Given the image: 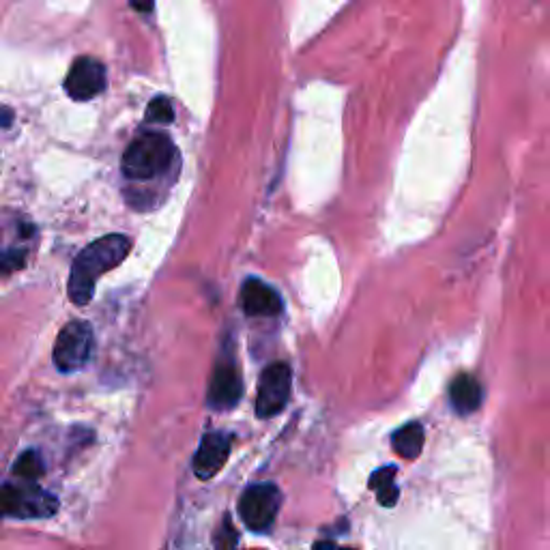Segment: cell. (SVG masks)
<instances>
[{
	"label": "cell",
	"mask_w": 550,
	"mask_h": 550,
	"mask_svg": "<svg viewBox=\"0 0 550 550\" xmlns=\"http://www.w3.org/2000/svg\"><path fill=\"white\" fill-rule=\"evenodd\" d=\"M177 170L179 151L168 134H140L129 144L121 162L127 200L136 205V209H140L147 187L153 183L170 185L177 177Z\"/></svg>",
	"instance_id": "6da1fadb"
},
{
	"label": "cell",
	"mask_w": 550,
	"mask_h": 550,
	"mask_svg": "<svg viewBox=\"0 0 550 550\" xmlns=\"http://www.w3.org/2000/svg\"><path fill=\"white\" fill-rule=\"evenodd\" d=\"M132 252V239L125 235H106L78 254L69 275V299L76 306H86L93 299L99 275L117 269Z\"/></svg>",
	"instance_id": "7a4b0ae2"
},
{
	"label": "cell",
	"mask_w": 550,
	"mask_h": 550,
	"mask_svg": "<svg viewBox=\"0 0 550 550\" xmlns=\"http://www.w3.org/2000/svg\"><path fill=\"white\" fill-rule=\"evenodd\" d=\"M37 226L20 211H0V278L22 271L37 250Z\"/></svg>",
	"instance_id": "3957f363"
},
{
	"label": "cell",
	"mask_w": 550,
	"mask_h": 550,
	"mask_svg": "<svg viewBox=\"0 0 550 550\" xmlns=\"http://www.w3.org/2000/svg\"><path fill=\"white\" fill-rule=\"evenodd\" d=\"M59 512V499L35 482L0 486V518H50Z\"/></svg>",
	"instance_id": "277c9868"
},
{
	"label": "cell",
	"mask_w": 550,
	"mask_h": 550,
	"mask_svg": "<svg viewBox=\"0 0 550 550\" xmlns=\"http://www.w3.org/2000/svg\"><path fill=\"white\" fill-rule=\"evenodd\" d=\"M95 349L93 327L84 321H71L56 338L54 361L61 372H76L89 364Z\"/></svg>",
	"instance_id": "5b68a950"
},
{
	"label": "cell",
	"mask_w": 550,
	"mask_h": 550,
	"mask_svg": "<svg viewBox=\"0 0 550 550\" xmlns=\"http://www.w3.org/2000/svg\"><path fill=\"white\" fill-rule=\"evenodd\" d=\"M282 495L273 484H254L241 495L239 514L245 527L263 533L271 529L275 516L280 512Z\"/></svg>",
	"instance_id": "8992f818"
},
{
	"label": "cell",
	"mask_w": 550,
	"mask_h": 550,
	"mask_svg": "<svg viewBox=\"0 0 550 550\" xmlns=\"http://www.w3.org/2000/svg\"><path fill=\"white\" fill-rule=\"evenodd\" d=\"M291 385H293V374L291 368L282 361L278 364H271L263 376H260L258 385V396H256V415L260 419L275 417L291 398Z\"/></svg>",
	"instance_id": "52a82bcc"
},
{
	"label": "cell",
	"mask_w": 550,
	"mask_h": 550,
	"mask_svg": "<svg viewBox=\"0 0 550 550\" xmlns=\"http://www.w3.org/2000/svg\"><path fill=\"white\" fill-rule=\"evenodd\" d=\"M106 89V67L91 56H82L69 69L65 91L71 99L86 101L97 97Z\"/></svg>",
	"instance_id": "ba28073f"
},
{
	"label": "cell",
	"mask_w": 550,
	"mask_h": 550,
	"mask_svg": "<svg viewBox=\"0 0 550 550\" xmlns=\"http://www.w3.org/2000/svg\"><path fill=\"white\" fill-rule=\"evenodd\" d=\"M233 447V437L226 432H209L202 437L198 452L194 456V473L200 480H211L222 471Z\"/></svg>",
	"instance_id": "9c48e42d"
},
{
	"label": "cell",
	"mask_w": 550,
	"mask_h": 550,
	"mask_svg": "<svg viewBox=\"0 0 550 550\" xmlns=\"http://www.w3.org/2000/svg\"><path fill=\"white\" fill-rule=\"evenodd\" d=\"M241 392H243V385H241L237 368L230 364V361L217 364L209 385V407L217 411L233 409L241 398Z\"/></svg>",
	"instance_id": "30bf717a"
},
{
	"label": "cell",
	"mask_w": 550,
	"mask_h": 550,
	"mask_svg": "<svg viewBox=\"0 0 550 550\" xmlns=\"http://www.w3.org/2000/svg\"><path fill=\"white\" fill-rule=\"evenodd\" d=\"M241 306L250 316H278L284 308L282 297L263 280L250 278L241 288Z\"/></svg>",
	"instance_id": "8fae6325"
},
{
	"label": "cell",
	"mask_w": 550,
	"mask_h": 550,
	"mask_svg": "<svg viewBox=\"0 0 550 550\" xmlns=\"http://www.w3.org/2000/svg\"><path fill=\"white\" fill-rule=\"evenodd\" d=\"M482 387L477 383L473 376L469 374H460L458 379L450 387V400L456 413L460 415H469L473 411L480 409L482 404Z\"/></svg>",
	"instance_id": "7c38bea8"
},
{
	"label": "cell",
	"mask_w": 550,
	"mask_h": 550,
	"mask_svg": "<svg viewBox=\"0 0 550 550\" xmlns=\"http://www.w3.org/2000/svg\"><path fill=\"white\" fill-rule=\"evenodd\" d=\"M392 445L398 456L415 460L419 454H422V447H424V428L417 422L398 428L392 437Z\"/></svg>",
	"instance_id": "4fadbf2b"
},
{
	"label": "cell",
	"mask_w": 550,
	"mask_h": 550,
	"mask_svg": "<svg viewBox=\"0 0 550 550\" xmlns=\"http://www.w3.org/2000/svg\"><path fill=\"white\" fill-rule=\"evenodd\" d=\"M370 488L376 492L381 505L392 508L398 501V486H396V469L394 467H383L370 475Z\"/></svg>",
	"instance_id": "5bb4252c"
},
{
	"label": "cell",
	"mask_w": 550,
	"mask_h": 550,
	"mask_svg": "<svg viewBox=\"0 0 550 550\" xmlns=\"http://www.w3.org/2000/svg\"><path fill=\"white\" fill-rule=\"evenodd\" d=\"M43 471H46V467H43V460L37 452H24L18 458L16 467H13V473H16L20 480H26V482H37L43 475Z\"/></svg>",
	"instance_id": "9a60e30c"
},
{
	"label": "cell",
	"mask_w": 550,
	"mask_h": 550,
	"mask_svg": "<svg viewBox=\"0 0 550 550\" xmlns=\"http://www.w3.org/2000/svg\"><path fill=\"white\" fill-rule=\"evenodd\" d=\"M175 119V108H172L168 97H155L147 108V121L151 123H172Z\"/></svg>",
	"instance_id": "2e32d148"
},
{
	"label": "cell",
	"mask_w": 550,
	"mask_h": 550,
	"mask_svg": "<svg viewBox=\"0 0 550 550\" xmlns=\"http://www.w3.org/2000/svg\"><path fill=\"white\" fill-rule=\"evenodd\" d=\"M132 5H134V9H138V11H151L153 0H132Z\"/></svg>",
	"instance_id": "e0dca14e"
}]
</instances>
